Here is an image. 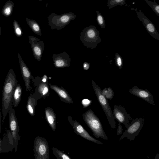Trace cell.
<instances>
[{
  "label": "cell",
  "instance_id": "15",
  "mask_svg": "<svg viewBox=\"0 0 159 159\" xmlns=\"http://www.w3.org/2000/svg\"><path fill=\"white\" fill-rule=\"evenodd\" d=\"M52 58L55 67L64 68L70 66L71 58L69 54L65 52L58 54H53Z\"/></svg>",
  "mask_w": 159,
  "mask_h": 159
},
{
  "label": "cell",
  "instance_id": "21",
  "mask_svg": "<svg viewBox=\"0 0 159 159\" xmlns=\"http://www.w3.org/2000/svg\"><path fill=\"white\" fill-rule=\"evenodd\" d=\"M26 22L35 34L39 36L42 35L41 29L39 24L35 20L26 18Z\"/></svg>",
  "mask_w": 159,
  "mask_h": 159
},
{
  "label": "cell",
  "instance_id": "34",
  "mask_svg": "<svg viewBox=\"0 0 159 159\" xmlns=\"http://www.w3.org/2000/svg\"><path fill=\"white\" fill-rule=\"evenodd\" d=\"M47 79L48 77L46 75H44L43 76V78L42 79V81L43 83H45L46 81H47Z\"/></svg>",
  "mask_w": 159,
  "mask_h": 159
},
{
  "label": "cell",
  "instance_id": "30",
  "mask_svg": "<svg viewBox=\"0 0 159 159\" xmlns=\"http://www.w3.org/2000/svg\"><path fill=\"white\" fill-rule=\"evenodd\" d=\"M115 61L116 65L119 69L121 70L123 66V60L121 57L117 52L115 54Z\"/></svg>",
  "mask_w": 159,
  "mask_h": 159
},
{
  "label": "cell",
  "instance_id": "19",
  "mask_svg": "<svg viewBox=\"0 0 159 159\" xmlns=\"http://www.w3.org/2000/svg\"><path fill=\"white\" fill-rule=\"evenodd\" d=\"M22 88L20 84H17L14 89L12 97V104L14 107H17L21 100Z\"/></svg>",
  "mask_w": 159,
  "mask_h": 159
},
{
  "label": "cell",
  "instance_id": "36",
  "mask_svg": "<svg viewBox=\"0 0 159 159\" xmlns=\"http://www.w3.org/2000/svg\"><path fill=\"white\" fill-rule=\"evenodd\" d=\"M1 27L0 26V36L1 35Z\"/></svg>",
  "mask_w": 159,
  "mask_h": 159
},
{
  "label": "cell",
  "instance_id": "35",
  "mask_svg": "<svg viewBox=\"0 0 159 159\" xmlns=\"http://www.w3.org/2000/svg\"><path fill=\"white\" fill-rule=\"evenodd\" d=\"M1 114L0 111V140H1L2 139L1 138Z\"/></svg>",
  "mask_w": 159,
  "mask_h": 159
},
{
  "label": "cell",
  "instance_id": "8",
  "mask_svg": "<svg viewBox=\"0 0 159 159\" xmlns=\"http://www.w3.org/2000/svg\"><path fill=\"white\" fill-rule=\"evenodd\" d=\"M144 119L140 117L136 118L132 120L123 133L119 140L127 138L130 140H134L142 129L144 125Z\"/></svg>",
  "mask_w": 159,
  "mask_h": 159
},
{
  "label": "cell",
  "instance_id": "29",
  "mask_svg": "<svg viewBox=\"0 0 159 159\" xmlns=\"http://www.w3.org/2000/svg\"><path fill=\"white\" fill-rule=\"evenodd\" d=\"M96 12L97 14L96 19L97 23L101 28L104 29L105 27L106 24L104 17L99 11H97Z\"/></svg>",
  "mask_w": 159,
  "mask_h": 159
},
{
  "label": "cell",
  "instance_id": "12",
  "mask_svg": "<svg viewBox=\"0 0 159 159\" xmlns=\"http://www.w3.org/2000/svg\"><path fill=\"white\" fill-rule=\"evenodd\" d=\"M138 18L142 22L146 30L153 38L159 40V34L152 23L139 10L137 11Z\"/></svg>",
  "mask_w": 159,
  "mask_h": 159
},
{
  "label": "cell",
  "instance_id": "7",
  "mask_svg": "<svg viewBox=\"0 0 159 159\" xmlns=\"http://www.w3.org/2000/svg\"><path fill=\"white\" fill-rule=\"evenodd\" d=\"M8 113L9 129L12 137L15 152H16L18 148V142L20 139V137L18 134L19 127L18 120L16 116L15 110L13 108L12 105L10 107Z\"/></svg>",
  "mask_w": 159,
  "mask_h": 159
},
{
  "label": "cell",
  "instance_id": "10",
  "mask_svg": "<svg viewBox=\"0 0 159 159\" xmlns=\"http://www.w3.org/2000/svg\"><path fill=\"white\" fill-rule=\"evenodd\" d=\"M69 121L72 127L75 132L77 135L89 141L95 143L103 144L100 141L92 137L83 127L76 120H73L70 116L68 117Z\"/></svg>",
  "mask_w": 159,
  "mask_h": 159
},
{
  "label": "cell",
  "instance_id": "14",
  "mask_svg": "<svg viewBox=\"0 0 159 159\" xmlns=\"http://www.w3.org/2000/svg\"><path fill=\"white\" fill-rule=\"evenodd\" d=\"M18 57L21 74L24 81L26 90L30 91L32 89L30 85V80L32 77L31 73L19 53H18Z\"/></svg>",
  "mask_w": 159,
  "mask_h": 159
},
{
  "label": "cell",
  "instance_id": "1",
  "mask_svg": "<svg viewBox=\"0 0 159 159\" xmlns=\"http://www.w3.org/2000/svg\"><path fill=\"white\" fill-rule=\"evenodd\" d=\"M17 83L16 76L12 68L9 69L3 86L2 98V112L3 122L12 104V97Z\"/></svg>",
  "mask_w": 159,
  "mask_h": 159
},
{
  "label": "cell",
  "instance_id": "31",
  "mask_svg": "<svg viewBox=\"0 0 159 159\" xmlns=\"http://www.w3.org/2000/svg\"><path fill=\"white\" fill-rule=\"evenodd\" d=\"M92 102V100L88 99H84L82 100V104L84 108L88 106Z\"/></svg>",
  "mask_w": 159,
  "mask_h": 159
},
{
  "label": "cell",
  "instance_id": "26",
  "mask_svg": "<svg viewBox=\"0 0 159 159\" xmlns=\"http://www.w3.org/2000/svg\"><path fill=\"white\" fill-rule=\"evenodd\" d=\"M49 87L48 84L45 83H42L39 84L38 88L39 93L42 95H45L48 93Z\"/></svg>",
  "mask_w": 159,
  "mask_h": 159
},
{
  "label": "cell",
  "instance_id": "20",
  "mask_svg": "<svg viewBox=\"0 0 159 159\" xmlns=\"http://www.w3.org/2000/svg\"><path fill=\"white\" fill-rule=\"evenodd\" d=\"M36 101L33 96L30 95L28 98L26 108L29 114L34 116L35 113V107L36 105Z\"/></svg>",
  "mask_w": 159,
  "mask_h": 159
},
{
  "label": "cell",
  "instance_id": "16",
  "mask_svg": "<svg viewBox=\"0 0 159 159\" xmlns=\"http://www.w3.org/2000/svg\"><path fill=\"white\" fill-rule=\"evenodd\" d=\"M13 148L12 137L10 130L8 129L3 140H0V153L12 152Z\"/></svg>",
  "mask_w": 159,
  "mask_h": 159
},
{
  "label": "cell",
  "instance_id": "9",
  "mask_svg": "<svg viewBox=\"0 0 159 159\" xmlns=\"http://www.w3.org/2000/svg\"><path fill=\"white\" fill-rule=\"evenodd\" d=\"M113 114L115 119L117 120L119 124H123L127 128L129 126L131 117L124 107L120 105H115Z\"/></svg>",
  "mask_w": 159,
  "mask_h": 159
},
{
  "label": "cell",
  "instance_id": "24",
  "mask_svg": "<svg viewBox=\"0 0 159 159\" xmlns=\"http://www.w3.org/2000/svg\"><path fill=\"white\" fill-rule=\"evenodd\" d=\"M125 1L126 0H107V6L110 9L117 5H124Z\"/></svg>",
  "mask_w": 159,
  "mask_h": 159
},
{
  "label": "cell",
  "instance_id": "33",
  "mask_svg": "<svg viewBox=\"0 0 159 159\" xmlns=\"http://www.w3.org/2000/svg\"><path fill=\"white\" fill-rule=\"evenodd\" d=\"M118 127L117 129V135L120 134H121L122 132V127L121 125L120 124H118Z\"/></svg>",
  "mask_w": 159,
  "mask_h": 159
},
{
  "label": "cell",
  "instance_id": "18",
  "mask_svg": "<svg viewBox=\"0 0 159 159\" xmlns=\"http://www.w3.org/2000/svg\"><path fill=\"white\" fill-rule=\"evenodd\" d=\"M50 88L56 92L61 98L68 102L73 103L72 99L67 91L63 88H60L57 85H51Z\"/></svg>",
  "mask_w": 159,
  "mask_h": 159
},
{
  "label": "cell",
  "instance_id": "3",
  "mask_svg": "<svg viewBox=\"0 0 159 159\" xmlns=\"http://www.w3.org/2000/svg\"><path fill=\"white\" fill-rule=\"evenodd\" d=\"M99 31L93 25L85 27L81 32L80 38L86 48L91 49L95 48L101 41Z\"/></svg>",
  "mask_w": 159,
  "mask_h": 159
},
{
  "label": "cell",
  "instance_id": "28",
  "mask_svg": "<svg viewBox=\"0 0 159 159\" xmlns=\"http://www.w3.org/2000/svg\"><path fill=\"white\" fill-rule=\"evenodd\" d=\"M152 9L153 11L159 16V5L155 2H152L148 0H144Z\"/></svg>",
  "mask_w": 159,
  "mask_h": 159
},
{
  "label": "cell",
  "instance_id": "6",
  "mask_svg": "<svg viewBox=\"0 0 159 159\" xmlns=\"http://www.w3.org/2000/svg\"><path fill=\"white\" fill-rule=\"evenodd\" d=\"M48 141L44 138L38 136L34 139L33 151L35 159H50Z\"/></svg>",
  "mask_w": 159,
  "mask_h": 159
},
{
  "label": "cell",
  "instance_id": "5",
  "mask_svg": "<svg viewBox=\"0 0 159 159\" xmlns=\"http://www.w3.org/2000/svg\"><path fill=\"white\" fill-rule=\"evenodd\" d=\"M92 83L98 101L107 116L111 127L114 129L116 126L115 119L107 100L102 94V89L98 86L93 80H92Z\"/></svg>",
  "mask_w": 159,
  "mask_h": 159
},
{
  "label": "cell",
  "instance_id": "23",
  "mask_svg": "<svg viewBox=\"0 0 159 159\" xmlns=\"http://www.w3.org/2000/svg\"><path fill=\"white\" fill-rule=\"evenodd\" d=\"M52 150L57 159H72L66 154L54 147L52 148Z\"/></svg>",
  "mask_w": 159,
  "mask_h": 159
},
{
  "label": "cell",
  "instance_id": "2",
  "mask_svg": "<svg viewBox=\"0 0 159 159\" xmlns=\"http://www.w3.org/2000/svg\"><path fill=\"white\" fill-rule=\"evenodd\" d=\"M82 116L85 123L96 138L108 139L99 119L92 110H89Z\"/></svg>",
  "mask_w": 159,
  "mask_h": 159
},
{
  "label": "cell",
  "instance_id": "17",
  "mask_svg": "<svg viewBox=\"0 0 159 159\" xmlns=\"http://www.w3.org/2000/svg\"><path fill=\"white\" fill-rule=\"evenodd\" d=\"M45 113L47 122L52 130L55 131L56 117L54 111L52 108L48 107L45 109Z\"/></svg>",
  "mask_w": 159,
  "mask_h": 159
},
{
  "label": "cell",
  "instance_id": "32",
  "mask_svg": "<svg viewBox=\"0 0 159 159\" xmlns=\"http://www.w3.org/2000/svg\"><path fill=\"white\" fill-rule=\"evenodd\" d=\"M90 63L84 62L83 64V67L84 70H88L90 67Z\"/></svg>",
  "mask_w": 159,
  "mask_h": 159
},
{
  "label": "cell",
  "instance_id": "37",
  "mask_svg": "<svg viewBox=\"0 0 159 159\" xmlns=\"http://www.w3.org/2000/svg\"></svg>",
  "mask_w": 159,
  "mask_h": 159
},
{
  "label": "cell",
  "instance_id": "27",
  "mask_svg": "<svg viewBox=\"0 0 159 159\" xmlns=\"http://www.w3.org/2000/svg\"><path fill=\"white\" fill-rule=\"evenodd\" d=\"M13 26L16 35L18 37H21L23 34L22 31L20 26L16 20L13 21Z\"/></svg>",
  "mask_w": 159,
  "mask_h": 159
},
{
  "label": "cell",
  "instance_id": "22",
  "mask_svg": "<svg viewBox=\"0 0 159 159\" xmlns=\"http://www.w3.org/2000/svg\"><path fill=\"white\" fill-rule=\"evenodd\" d=\"M14 4L13 2L9 0L5 3L2 10V14L4 16L8 17L12 13Z\"/></svg>",
  "mask_w": 159,
  "mask_h": 159
},
{
  "label": "cell",
  "instance_id": "11",
  "mask_svg": "<svg viewBox=\"0 0 159 159\" xmlns=\"http://www.w3.org/2000/svg\"><path fill=\"white\" fill-rule=\"evenodd\" d=\"M28 37L29 42L30 44L33 55L38 61H40L44 50V42L33 36H29Z\"/></svg>",
  "mask_w": 159,
  "mask_h": 159
},
{
  "label": "cell",
  "instance_id": "13",
  "mask_svg": "<svg viewBox=\"0 0 159 159\" xmlns=\"http://www.w3.org/2000/svg\"><path fill=\"white\" fill-rule=\"evenodd\" d=\"M129 92L131 94L142 99L151 105H155L153 97L147 89H143L134 86L129 89Z\"/></svg>",
  "mask_w": 159,
  "mask_h": 159
},
{
  "label": "cell",
  "instance_id": "4",
  "mask_svg": "<svg viewBox=\"0 0 159 159\" xmlns=\"http://www.w3.org/2000/svg\"><path fill=\"white\" fill-rule=\"evenodd\" d=\"M76 17V15L72 12L60 15L52 13L48 17V25L52 30L56 29L57 30H61Z\"/></svg>",
  "mask_w": 159,
  "mask_h": 159
},
{
  "label": "cell",
  "instance_id": "25",
  "mask_svg": "<svg viewBox=\"0 0 159 159\" xmlns=\"http://www.w3.org/2000/svg\"><path fill=\"white\" fill-rule=\"evenodd\" d=\"M102 93L107 99L111 100L114 96L113 91L111 87L105 88L102 90Z\"/></svg>",
  "mask_w": 159,
  "mask_h": 159
}]
</instances>
